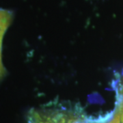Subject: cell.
Returning <instances> with one entry per match:
<instances>
[{
	"mask_svg": "<svg viewBox=\"0 0 123 123\" xmlns=\"http://www.w3.org/2000/svg\"><path fill=\"white\" fill-rule=\"evenodd\" d=\"M109 120L108 114L88 116L78 103L55 100L31 109L27 114L28 123H107Z\"/></svg>",
	"mask_w": 123,
	"mask_h": 123,
	"instance_id": "obj_1",
	"label": "cell"
},
{
	"mask_svg": "<svg viewBox=\"0 0 123 123\" xmlns=\"http://www.w3.org/2000/svg\"><path fill=\"white\" fill-rule=\"evenodd\" d=\"M13 19V12L9 10L0 8V83L6 75V69L2 62V43L5 34Z\"/></svg>",
	"mask_w": 123,
	"mask_h": 123,
	"instance_id": "obj_2",
	"label": "cell"
}]
</instances>
